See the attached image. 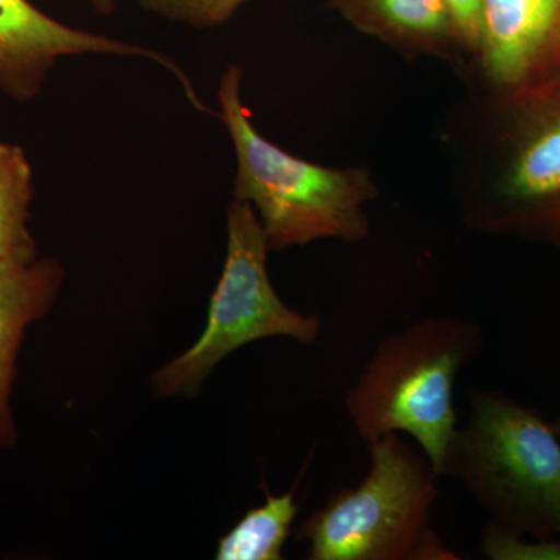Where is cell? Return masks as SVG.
Wrapping results in <instances>:
<instances>
[{
    "instance_id": "11",
    "label": "cell",
    "mask_w": 560,
    "mask_h": 560,
    "mask_svg": "<svg viewBox=\"0 0 560 560\" xmlns=\"http://www.w3.org/2000/svg\"><path fill=\"white\" fill-rule=\"evenodd\" d=\"M294 490L272 495L253 508L232 526L217 545L219 560H280L291 526L300 512Z\"/></svg>"
},
{
    "instance_id": "16",
    "label": "cell",
    "mask_w": 560,
    "mask_h": 560,
    "mask_svg": "<svg viewBox=\"0 0 560 560\" xmlns=\"http://www.w3.org/2000/svg\"><path fill=\"white\" fill-rule=\"evenodd\" d=\"M90 2L102 16H109L116 10V0H90Z\"/></svg>"
},
{
    "instance_id": "10",
    "label": "cell",
    "mask_w": 560,
    "mask_h": 560,
    "mask_svg": "<svg viewBox=\"0 0 560 560\" xmlns=\"http://www.w3.org/2000/svg\"><path fill=\"white\" fill-rule=\"evenodd\" d=\"M353 28L411 54H447L459 46L445 0H330Z\"/></svg>"
},
{
    "instance_id": "18",
    "label": "cell",
    "mask_w": 560,
    "mask_h": 560,
    "mask_svg": "<svg viewBox=\"0 0 560 560\" xmlns=\"http://www.w3.org/2000/svg\"><path fill=\"white\" fill-rule=\"evenodd\" d=\"M559 70H560V69H559ZM559 70H558V72H559Z\"/></svg>"
},
{
    "instance_id": "15",
    "label": "cell",
    "mask_w": 560,
    "mask_h": 560,
    "mask_svg": "<svg viewBox=\"0 0 560 560\" xmlns=\"http://www.w3.org/2000/svg\"><path fill=\"white\" fill-rule=\"evenodd\" d=\"M445 2H447L453 21H455L459 46L478 57L485 0H445Z\"/></svg>"
},
{
    "instance_id": "1",
    "label": "cell",
    "mask_w": 560,
    "mask_h": 560,
    "mask_svg": "<svg viewBox=\"0 0 560 560\" xmlns=\"http://www.w3.org/2000/svg\"><path fill=\"white\" fill-rule=\"evenodd\" d=\"M241 91L242 69L230 66L220 80L219 103L237 160L234 200L253 206L271 253L320 238L364 241L366 206L377 197L370 172L326 167L279 149L250 124Z\"/></svg>"
},
{
    "instance_id": "17",
    "label": "cell",
    "mask_w": 560,
    "mask_h": 560,
    "mask_svg": "<svg viewBox=\"0 0 560 560\" xmlns=\"http://www.w3.org/2000/svg\"><path fill=\"white\" fill-rule=\"evenodd\" d=\"M552 425H555L556 433H558L560 438V415L552 419Z\"/></svg>"
},
{
    "instance_id": "9",
    "label": "cell",
    "mask_w": 560,
    "mask_h": 560,
    "mask_svg": "<svg viewBox=\"0 0 560 560\" xmlns=\"http://www.w3.org/2000/svg\"><path fill=\"white\" fill-rule=\"evenodd\" d=\"M65 279L51 259L0 260V447L16 442L11 394L25 329L50 311Z\"/></svg>"
},
{
    "instance_id": "4",
    "label": "cell",
    "mask_w": 560,
    "mask_h": 560,
    "mask_svg": "<svg viewBox=\"0 0 560 560\" xmlns=\"http://www.w3.org/2000/svg\"><path fill=\"white\" fill-rule=\"evenodd\" d=\"M370 470L301 525L312 560H458L431 526L441 480L422 451L389 433L370 442Z\"/></svg>"
},
{
    "instance_id": "12",
    "label": "cell",
    "mask_w": 560,
    "mask_h": 560,
    "mask_svg": "<svg viewBox=\"0 0 560 560\" xmlns=\"http://www.w3.org/2000/svg\"><path fill=\"white\" fill-rule=\"evenodd\" d=\"M33 175L27 154L14 143H0V260L36 259L28 231Z\"/></svg>"
},
{
    "instance_id": "7",
    "label": "cell",
    "mask_w": 560,
    "mask_h": 560,
    "mask_svg": "<svg viewBox=\"0 0 560 560\" xmlns=\"http://www.w3.org/2000/svg\"><path fill=\"white\" fill-rule=\"evenodd\" d=\"M86 54L151 58L175 72L190 101L197 98L186 73L164 55L68 27L51 20L28 0H0V91L9 97L18 102L32 101L60 58Z\"/></svg>"
},
{
    "instance_id": "13",
    "label": "cell",
    "mask_w": 560,
    "mask_h": 560,
    "mask_svg": "<svg viewBox=\"0 0 560 560\" xmlns=\"http://www.w3.org/2000/svg\"><path fill=\"white\" fill-rule=\"evenodd\" d=\"M481 551L492 560H560V539H536L489 518Z\"/></svg>"
},
{
    "instance_id": "3",
    "label": "cell",
    "mask_w": 560,
    "mask_h": 560,
    "mask_svg": "<svg viewBox=\"0 0 560 560\" xmlns=\"http://www.w3.org/2000/svg\"><path fill=\"white\" fill-rule=\"evenodd\" d=\"M441 478L463 485L490 521L560 539V438L536 408L471 389L469 419L448 445Z\"/></svg>"
},
{
    "instance_id": "5",
    "label": "cell",
    "mask_w": 560,
    "mask_h": 560,
    "mask_svg": "<svg viewBox=\"0 0 560 560\" xmlns=\"http://www.w3.org/2000/svg\"><path fill=\"white\" fill-rule=\"evenodd\" d=\"M228 253L209 304L208 324L197 342L153 375L158 396L194 394L221 360L250 342L272 337L312 345L320 334L318 316L293 311L268 276L267 235L248 202L228 208Z\"/></svg>"
},
{
    "instance_id": "19",
    "label": "cell",
    "mask_w": 560,
    "mask_h": 560,
    "mask_svg": "<svg viewBox=\"0 0 560 560\" xmlns=\"http://www.w3.org/2000/svg\"><path fill=\"white\" fill-rule=\"evenodd\" d=\"M560 243V242H559Z\"/></svg>"
},
{
    "instance_id": "6",
    "label": "cell",
    "mask_w": 560,
    "mask_h": 560,
    "mask_svg": "<svg viewBox=\"0 0 560 560\" xmlns=\"http://www.w3.org/2000/svg\"><path fill=\"white\" fill-rule=\"evenodd\" d=\"M506 158L470 221L482 231L560 242V70L511 94Z\"/></svg>"
},
{
    "instance_id": "8",
    "label": "cell",
    "mask_w": 560,
    "mask_h": 560,
    "mask_svg": "<svg viewBox=\"0 0 560 560\" xmlns=\"http://www.w3.org/2000/svg\"><path fill=\"white\" fill-rule=\"evenodd\" d=\"M478 58L501 95L560 69V0H485Z\"/></svg>"
},
{
    "instance_id": "14",
    "label": "cell",
    "mask_w": 560,
    "mask_h": 560,
    "mask_svg": "<svg viewBox=\"0 0 560 560\" xmlns=\"http://www.w3.org/2000/svg\"><path fill=\"white\" fill-rule=\"evenodd\" d=\"M147 10L195 28L223 24L245 0H138Z\"/></svg>"
},
{
    "instance_id": "2",
    "label": "cell",
    "mask_w": 560,
    "mask_h": 560,
    "mask_svg": "<svg viewBox=\"0 0 560 560\" xmlns=\"http://www.w3.org/2000/svg\"><path fill=\"white\" fill-rule=\"evenodd\" d=\"M481 346V327L453 316L422 318L385 338L346 396L361 440L370 444L385 434L407 433L441 477L458 430L456 378Z\"/></svg>"
}]
</instances>
